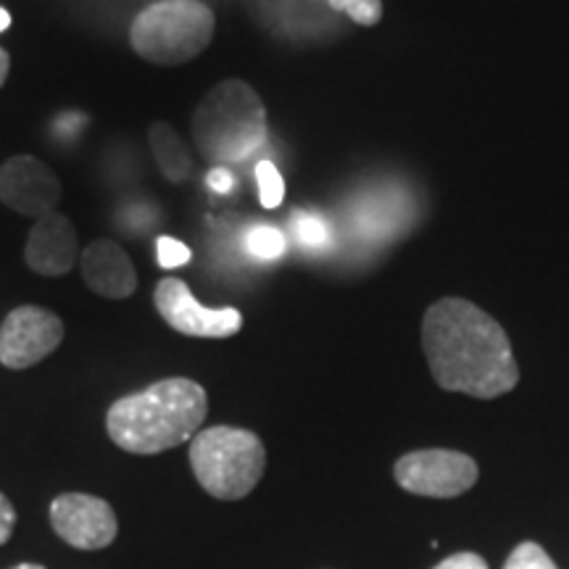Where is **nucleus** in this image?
<instances>
[{
  "label": "nucleus",
  "instance_id": "nucleus-22",
  "mask_svg": "<svg viewBox=\"0 0 569 569\" xmlns=\"http://www.w3.org/2000/svg\"><path fill=\"white\" fill-rule=\"evenodd\" d=\"M206 182H209V188L217 190V193H230L234 188V177L230 174V169L224 167H213L209 177H206Z\"/></svg>",
  "mask_w": 569,
  "mask_h": 569
},
{
  "label": "nucleus",
  "instance_id": "nucleus-3",
  "mask_svg": "<svg viewBox=\"0 0 569 569\" xmlns=\"http://www.w3.org/2000/svg\"><path fill=\"white\" fill-rule=\"evenodd\" d=\"M267 109L243 80H224L209 90L193 113V140L206 161L224 167L243 161L264 146Z\"/></svg>",
  "mask_w": 569,
  "mask_h": 569
},
{
  "label": "nucleus",
  "instance_id": "nucleus-18",
  "mask_svg": "<svg viewBox=\"0 0 569 569\" xmlns=\"http://www.w3.org/2000/svg\"><path fill=\"white\" fill-rule=\"evenodd\" d=\"M293 222H296V238L301 240L306 248H325L330 243V230H327V224L319 217H315V213L298 211Z\"/></svg>",
  "mask_w": 569,
  "mask_h": 569
},
{
  "label": "nucleus",
  "instance_id": "nucleus-2",
  "mask_svg": "<svg viewBox=\"0 0 569 569\" xmlns=\"http://www.w3.org/2000/svg\"><path fill=\"white\" fill-rule=\"evenodd\" d=\"M206 415L209 396L203 386L188 377H167L113 401L106 415V430L122 451L153 457L193 440Z\"/></svg>",
  "mask_w": 569,
  "mask_h": 569
},
{
  "label": "nucleus",
  "instance_id": "nucleus-24",
  "mask_svg": "<svg viewBox=\"0 0 569 569\" xmlns=\"http://www.w3.org/2000/svg\"><path fill=\"white\" fill-rule=\"evenodd\" d=\"M11 27V13L6 9H0V32H6Z\"/></svg>",
  "mask_w": 569,
  "mask_h": 569
},
{
  "label": "nucleus",
  "instance_id": "nucleus-21",
  "mask_svg": "<svg viewBox=\"0 0 569 569\" xmlns=\"http://www.w3.org/2000/svg\"><path fill=\"white\" fill-rule=\"evenodd\" d=\"M13 528H17V509H13L9 496L0 493V546L13 536Z\"/></svg>",
  "mask_w": 569,
  "mask_h": 569
},
{
  "label": "nucleus",
  "instance_id": "nucleus-19",
  "mask_svg": "<svg viewBox=\"0 0 569 569\" xmlns=\"http://www.w3.org/2000/svg\"><path fill=\"white\" fill-rule=\"evenodd\" d=\"M156 253H159V264L163 269H177V267L188 264L190 256H193L188 246L180 243L177 238H167V234L156 240Z\"/></svg>",
  "mask_w": 569,
  "mask_h": 569
},
{
  "label": "nucleus",
  "instance_id": "nucleus-15",
  "mask_svg": "<svg viewBox=\"0 0 569 569\" xmlns=\"http://www.w3.org/2000/svg\"><path fill=\"white\" fill-rule=\"evenodd\" d=\"M284 234L280 230H274V227H253L251 232H248V251L253 256H259V259H277V256L284 253Z\"/></svg>",
  "mask_w": 569,
  "mask_h": 569
},
{
  "label": "nucleus",
  "instance_id": "nucleus-10",
  "mask_svg": "<svg viewBox=\"0 0 569 569\" xmlns=\"http://www.w3.org/2000/svg\"><path fill=\"white\" fill-rule=\"evenodd\" d=\"M63 188L56 172L34 156H13L0 167V203L21 217H46L61 203Z\"/></svg>",
  "mask_w": 569,
  "mask_h": 569
},
{
  "label": "nucleus",
  "instance_id": "nucleus-8",
  "mask_svg": "<svg viewBox=\"0 0 569 569\" xmlns=\"http://www.w3.org/2000/svg\"><path fill=\"white\" fill-rule=\"evenodd\" d=\"M63 340V322L42 306H19L0 325V365L27 369L48 359Z\"/></svg>",
  "mask_w": 569,
  "mask_h": 569
},
{
  "label": "nucleus",
  "instance_id": "nucleus-6",
  "mask_svg": "<svg viewBox=\"0 0 569 569\" xmlns=\"http://www.w3.org/2000/svg\"><path fill=\"white\" fill-rule=\"evenodd\" d=\"M478 461L461 451L427 448L396 461V482L415 496L453 498L478 482Z\"/></svg>",
  "mask_w": 569,
  "mask_h": 569
},
{
  "label": "nucleus",
  "instance_id": "nucleus-14",
  "mask_svg": "<svg viewBox=\"0 0 569 569\" xmlns=\"http://www.w3.org/2000/svg\"><path fill=\"white\" fill-rule=\"evenodd\" d=\"M256 182H259V201L264 209H277L284 198V180L280 169L272 161H259L256 167Z\"/></svg>",
  "mask_w": 569,
  "mask_h": 569
},
{
  "label": "nucleus",
  "instance_id": "nucleus-16",
  "mask_svg": "<svg viewBox=\"0 0 569 569\" xmlns=\"http://www.w3.org/2000/svg\"><path fill=\"white\" fill-rule=\"evenodd\" d=\"M503 569H559V567L553 565V559L543 549H540L538 543L525 540V543H519L517 549L509 553Z\"/></svg>",
  "mask_w": 569,
  "mask_h": 569
},
{
  "label": "nucleus",
  "instance_id": "nucleus-25",
  "mask_svg": "<svg viewBox=\"0 0 569 569\" xmlns=\"http://www.w3.org/2000/svg\"><path fill=\"white\" fill-rule=\"evenodd\" d=\"M11 569H46V567H40V565H17V567H11Z\"/></svg>",
  "mask_w": 569,
  "mask_h": 569
},
{
  "label": "nucleus",
  "instance_id": "nucleus-23",
  "mask_svg": "<svg viewBox=\"0 0 569 569\" xmlns=\"http://www.w3.org/2000/svg\"><path fill=\"white\" fill-rule=\"evenodd\" d=\"M9 71H11V56L6 48H0V88H3L6 80H9Z\"/></svg>",
  "mask_w": 569,
  "mask_h": 569
},
{
  "label": "nucleus",
  "instance_id": "nucleus-13",
  "mask_svg": "<svg viewBox=\"0 0 569 569\" xmlns=\"http://www.w3.org/2000/svg\"><path fill=\"white\" fill-rule=\"evenodd\" d=\"M148 140H151V151L156 163H159V172L174 184L188 180L190 172H193V163H190L188 148H184L180 134L174 132V127L167 122H156L148 130Z\"/></svg>",
  "mask_w": 569,
  "mask_h": 569
},
{
  "label": "nucleus",
  "instance_id": "nucleus-12",
  "mask_svg": "<svg viewBox=\"0 0 569 569\" xmlns=\"http://www.w3.org/2000/svg\"><path fill=\"white\" fill-rule=\"evenodd\" d=\"M82 280L96 296L122 301L138 290V272L124 248L113 240H92L80 253Z\"/></svg>",
  "mask_w": 569,
  "mask_h": 569
},
{
  "label": "nucleus",
  "instance_id": "nucleus-5",
  "mask_svg": "<svg viewBox=\"0 0 569 569\" xmlns=\"http://www.w3.org/2000/svg\"><path fill=\"white\" fill-rule=\"evenodd\" d=\"M213 27V13L201 0H159L134 17L130 46L142 61L180 67L211 46Z\"/></svg>",
  "mask_w": 569,
  "mask_h": 569
},
{
  "label": "nucleus",
  "instance_id": "nucleus-11",
  "mask_svg": "<svg viewBox=\"0 0 569 569\" xmlns=\"http://www.w3.org/2000/svg\"><path fill=\"white\" fill-rule=\"evenodd\" d=\"M80 240L69 217L53 211L32 224L24 246V261L34 274L61 277L80 264Z\"/></svg>",
  "mask_w": 569,
  "mask_h": 569
},
{
  "label": "nucleus",
  "instance_id": "nucleus-9",
  "mask_svg": "<svg viewBox=\"0 0 569 569\" xmlns=\"http://www.w3.org/2000/svg\"><path fill=\"white\" fill-rule=\"evenodd\" d=\"M56 536L80 551H101L119 532L117 511L109 501L90 493H61L51 503Z\"/></svg>",
  "mask_w": 569,
  "mask_h": 569
},
{
  "label": "nucleus",
  "instance_id": "nucleus-17",
  "mask_svg": "<svg viewBox=\"0 0 569 569\" xmlns=\"http://www.w3.org/2000/svg\"><path fill=\"white\" fill-rule=\"evenodd\" d=\"M330 6L361 27H375L382 19V0H330Z\"/></svg>",
  "mask_w": 569,
  "mask_h": 569
},
{
  "label": "nucleus",
  "instance_id": "nucleus-20",
  "mask_svg": "<svg viewBox=\"0 0 569 569\" xmlns=\"http://www.w3.org/2000/svg\"><path fill=\"white\" fill-rule=\"evenodd\" d=\"M432 569H488V565H486V559L478 557V553L461 551V553H453V557L443 559L438 567H432Z\"/></svg>",
  "mask_w": 569,
  "mask_h": 569
},
{
  "label": "nucleus",
  "instance_id": "nucleus-4",
  "mask_svg": "<svg viewBox=\"0 0 569 569\" xmlns=\"http://www.w3.org/2000/svg\"><path fill=\"white\" fill-rule=\"evenodd\" d=\"M190 467L206 493L219 501H240L259 486L267 448L251 430L217 425L190 440Z\"/></svg>",
  "mask_w": 569,
  "mask_h": 569
},
{
  "label": "nucleus",
  "instance_id": "nucleus-1",
  "mask_svg": "<svg viewBox=\"0 0 569 569\" xmlns=\"http://www.w3.org/2000/svg\"><path fill=\"white\" fill-rule=\"evenodd\" d=\"M422 348L430 372L443 390L498 398L519 382L507 330L465 298H443L427 309Z\"/></svg>",
  "mask_w": 569,
  "mask_h": 569
},
{
  "label": "nucleus",
  "instance_id": "nucleus-7",
  "mask_svg": "<svg viewBox=\"0 0 569 569\" xmlns=\"http://www.w3.org/2000/svg\"><path fill=\"white\" fill-rule=\"evenodd\" d=\"M153 303L163 322L188 338H232L243 327V315L238 309H209L190 293L188 282L177 277H167L156 284Z\"/></svg>",
  "mask_w": 569,
  "mask_h": 569
}]
</instances>
